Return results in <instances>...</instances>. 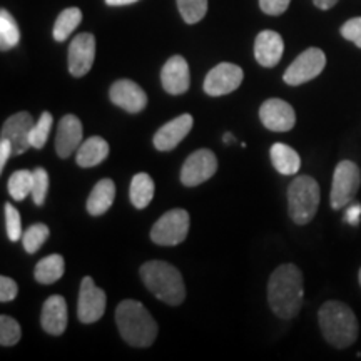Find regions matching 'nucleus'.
<instances>
[{
    "label": "nucleus",
    "instance_id": "29",
    "mask_svg": "<svg viewBox=\"0 0 361 361\" xmlns=\"http://www.w3.org/2000/svg\"><path fill=\"white\" fill-rule=\"evenodd\" d=\"M178 8L186 24H197L207 13V0H178Z\"/></svg>",
    "mask_w": 361,
    "mask_h": 361
},
{
    "label": "nucleus",
    "instance_id": "28",
    "mask_svg": "<svg viewBox=\"0 0 361 361\" xmlns=\"http://www.w3.org/2000/svg\"><path fill=\"white\" fill-rule=\"evenodd\" d=\"M32 180L34 171H16L8 178V194L12 196V200L24 201L29 194H32Z\"/></svg>",
    "mask_w": 361,
    "mask_h": 361
},
{
    "label": "nucleus",
    "instance_id": "42",
    "mask_svg": "<svg viewBox=\"0 0 361 361\" xmlns=\"http://www.w3.org/2000/svg\"><path fill=\"white\" fill-rule=\"evenodd\" d=\"M233 141H234L233 134H229V133H228V134H224V142H226V144H231Z\"/></svg>",
    "mask_w": 361,
    "mask_h": 361
},
{
    "label": "nucleus",
    "instance_id": "39",
    "mask_svg": "<svg viewBox=\"0 0 361 361\" xmlns=\"http://www.w3.org/2000/svg\"><path fill=\"white\" fill-rule=\"evenodd\" d=\"M360 218H361V204H351L348 209H346L345 219L348 221L351 226H358L360 224Z\"/></svg>",
    "mask_w": 361,
    "mask_h": 361
},
{
    "label": "nucleus",
    "instance_id": "3",
    "mask_svg": "<svg viewBox=\"0 0 361 361\" xmlns=\"http://www.w3.org/2000/svg\"><path fill=\"white\" fill-rule=\"evenodd\" d=\"M319 328L329 345L345 350L358 338V319L351 308L340 301H326L318 313Z\"/></svg>",
    "mask_w": 361,
    "mask_h": 361
},
{
    "label": "nucleus",
    "instance_id": "34",
    "mask_svg": "<svg viewBox=\"0 0 361 361\" xmlns=\"http://www.w3.org/2000/svg\"><path fill=\"white\" fill-rule=\"evenodd\" d=\"M6 228L7 236L12 243L19 241V239L24 236V233H22L20 213L12 204H8V202L6 204Z\"/></svg>",
    "mask_w": 361,
    "mask_h": 361
},
{
    "label": "nucleus",
    "instance_id": "1",
    "mask_svg": "<svg viewBox=\"0 0 361 361\" xmlns=\"http://www.w3.org/2000/svg\"><path fill=\"white\" fill-rule=\"evenodd\" d=\"M303 274L295 264H281L271 274L268 301L273 313L281 319H293L303 305Z\"/></svg>",
    "mask_w": 361,
    "mask_h": 361
},
{
    "label": "nucleus",
    "instance_id": "36",
    "mask_svg": "<svg viewBox=\"0 0 361 361\" xmlns=\"http://www.w3.org/2000/svg\"><path fill=\"white\" fill-rule=\"evenodd\" d=\"M17 293H19V286L13 279L2 276L0 278V301L2 303H8V301L16 300Z\"/></svg>",
    "mask_w": 361,
    "mask_h": 361
},
{
    "label": "nucleus",
    "instance_id": "32",
    "mask_svg": "<svg viewBox=\"0 0 361 361\" xmlns=\"http://www.w3.org/2000/svg\"><path fill=\"white\" fill-rule=\"evenodd\" d=\"M52 123L54 119L51 112H42V116L39 117V121L32 128V133H30V144H32V147L42 149L45 146L49 134H51Z\"/></svg>",
    "mask_w": 361,
    "mask_h": 361
},
{
    "label": "nucleus",
    "instance_id": "15",
    "mask_svg": "<svg viewBox=\"0 0 361 361\" xmlns=\"http://www.w3.org/2000/svg\"><path fill=\"white\" fill-rule=\"evenodd\" d=\"M109 96L112 104H116L117 107L129 112V114H137L147 106L146 92L129 79H121L112 84Z\"/></svg>",
    "mask_w": 361,
    "mask_h": 361
},
{
    "label": "nucleus",
    "instance_id": "26",
    "mask_svg": "<svg viewBox=\"0 0 361 361\" xmlns=\"http://www.w3.org/2000/svg\"><path fill=\"white\" fill-rule=\"evenodd\" d=\"M80 20H82V12L78 7H69L66 11L61 12V16L57 17L56 24H54V39L57 42H64L69 39V35L78 29Z\"/></svg>",
    "mask_w": 361,
    "mask_h": 361
},
{
    "label": "nucleus",
    "instance_id": "21",
    "mask_svg": "<svg viewBox=\"0 0 361 361\" xmlns=\"http://www.w3.org/2000/svg\"><path fill=\"white\" fill-rule=\"evenodd\" d=\"M116 200V186L114 180L101 179L94 186L87 200V213L90 216H102L109 211L112 202Z\"/></svg>",
    "mask_w": 361,
    "mask_h": 361
},
{
    "label": "nucleus",
    "instance_id": "10",
    "mask_svg": "<svg viewBox=\"0 0 361 361\" xmlns=\"http://www.w3.org/2000/svg\"><path fill=\"white\" fill-rule=\"evenodd\" d=\"M243 69L231 62H221L207 72L204 79V92L211 97H221L231 94L243 82Z\"/></svg>",
    "mask_w": 361,
    "mask_h": 361
},
{
    "label": "nucleus",
    "instance_id": "7",
    "mask_svg": "<svg viewBox=\"0 0 361 361\" xmlns=\"http://www.w3.org/2000/svg\"><path fill=\"white\" fill-rule=\"evenodd\" d=\"M361 184L360 168L351 161H341L333 174L331 207L341 209L353 202Z\"/></svg>",
    "mask_w": 361,
    "mask_h": 361
},
{
    "label": "nucleus",
    "instance_id": "8",
    "mask_svg": "<svg viewBox=\"0 0 361 361\" xmlns=\"http://www.w3.org/2000/svg\"><path fill=\"white\" fill-rule=\"evenodd\" d=\"M324 66H326V56L322 49L310 47L293 61V64L284 72L283 79L288 85H301L318 78Z\"/></svg>",
    "mask_w": 361,
    "mask_h": 361
},
{
    "label": "nucleus",
    "instance_id": "16",
    "mask_svg": "<svg viewBox=\"0 0 361 361\" xmlns=\"http://www.w3.org/2000/svg\"><path fill=\"white\" fill-rule=\"evenodd\" d=\"M162 87L171 96H180L188 92L189 84H191V74H189V66L186 59L180 56L171 57L161 71Z\"/></svg>",
    "mask_w": 361,
    "mask_h": 361
},
{
    "label": "nucleus",
    "instance_id": "31",
    "mask_svg": "<svg viewBox=\"0 0 361 361\" xmlns=\"http://www.w3.org/2000/svg\"><path fill=\"white\" fill-rule=\"evenodd\" d=\"M22 329L20 324L11 316H0V345L2 346H13L17 341H20Z\"/></svg>",
    "mask_w": 361,
    "mask_h": 361
},
{
    "label": "nucleus",
    "instance_id": "18",
    "mask_svg": "<svg viewBox=\"0 0 361 361\" xmlns=\"http://www.w3.org/2000/svg\"><path fill=\"white\" fill-rule=\"evenodd\" d=\"M82 144V124L74 114H67L61 119L56 135L57 156L66 159Z\"/></svg>",
    "mask_w": 361,
    "mask_h": 361
},
{
    "label": "nucleus",
    "instance_id": "30",
    "mask_svg": "<svg viewBox=\"0 0 361 361\" xmlns=\"http://www.w3.org/2000/svg\"><path fill=\"white\" fill-rule=\"evenodd\" d=\"M49 228L42 223L30 226L29 229L22 236V245H24V250L29 252V255H34L40 250V246L47 241L49 238Z\"/></svg>",
    "mask_w": 361,
    "mask_h": 361
},
{
    "label": "nucleus",
    "instance_id": "35",
    "mask_svg": "<svg viewBox=\"0 0 361 361\" xmlns=\"http://www.w3.org/2000/svg\"><path fill=\"white\" fill-rule=\"evenodd\" d=\"M341 35L350 42H353L356 47L361 49V17L346 20L341 27Z\"/></svg>",
    "mask_w": 361,
    "mask_h": 361
},
{
    "label": "nucleus",
    "instance_id": "5",
    "mask_svg": "<svg viewBox=\"0 0 361 361\" xmlns=\"http://www.w3.org/2000/svg\"><path fill=\"white\" fill-rule=\"evenodd\" d=\"M319 206V186L311 176H300L288 188V209L296 224L313 221Z\"/></svg>",
    "mask_w": 361,
    "mask_h": 361
},
{
    "label": "nucleus",
    "instance_id": "2",
    "mask_svg": "<svg viewBox=\"0 0 361 361\" xmlns=\"http://www.w3.org/2000/svg\"><path fill=\"white\" fill-rule=\"evenodd\" d=\"M116 323L123 340L135 348H147L157 336V323L139 301L124 300L117 306Z\"/></svg>",
    "mask_w": 361,
    "mask_h": 361
},
{
    "label": "nucleus",
    "instance_id": "24",
    "mask_svg": "<svg viewBox=\"0 0 361 361\" xmlns=\"http://www.w3.org/2000/svg\"><path fill=\"white\" fill-rule=\"evenodd\" d=\"M154 191L156 186L151 176L146 173L135 174L133 180H130V202H133L135 209H144L152 201V197H154Z\"/></svg>",
    "mask_w": 361,
    "mask_h": 361
},
{
    "label": "nucleus",
    "instance_id": "37",
    "mask_svg": "<svg viewBox=\"0 0 361 361\" xmlns=\"http://www.w3.org/2000/svg\"><path fill=\"white\" fill-rule=\"evenodd\" d=\"M291 0H259L261 11L268 16H281L290 7Z\"/></svg>",
    "mask_w": 361,
    "mask_h": 361
},
{
    "label": "nucleus",
    "instance_id": "27",
    "mask_svg": "<svg viewBox=\"0 0 361 361\" xmlns=\"http://www.w3.org/2000/svg\"><path fill=\"white\" fill-rule=\"evenodd\" d=\"M20 42V30L16 19L6 8L0 11V49L2 51H11Z\"/></svg>",
    "mask_w": 361,
    "mask_h": 361
},
{
    "label": "nucleus",
    "instance_id": "14",
    "mask_svg": "<svg viewBox=\"0 0 361 361\" xmlns=\"http://www.w3.org/2000/svg\"><path fill=\"white\" fill-rule=\"evenodd\" d=\"M96 59V37L84 32L75 35L69 47V72L74 78H82L92 69Z\"/></svg>",
    "mask_w": 361,
    "mask_h": 361
},
{
    "label": "nucleus",
    "instance_id": "40",
    "mask_svg": "<svg viewBox=\"0 0 361 361\" xmlns=\"http://www.w3.org/2000/svg\"><path fill=\"white\" fill-rule=\"evenodd\" d=\"M314 6L322 11H329L331 7H335L338 4V0H313Z\"/></svg>",
    "mask_w": 361,
    "mask_h": 361
},
{
    "label": "nucleus",
    "instance_id": "19",
    "mask_svg": "<svg viewBox=\"0 0 361 361\" xmlns=\"http://www.w3.org/2000/svg\"><path fill=\"white\" fill-rule=\"evenodd\" d=\"M284 52L283 37L274 30H263L255 40V57L263 67H274L279 64Z\"/></svg>",
    "mask_w": 361,
    "mask_h": 361
},
{
    "label": "nucleus",
    "instance_id": "20",
    "mask_svg": "<svg viewBox=\"0 0 361 361\" xmlns=\"http://www.w3.org/2000/svg\"><path fill=\"white\" fill-rule=\"evenodd\" d=\"M40 323L45 333L52 336H61L67 328V303L62 296L54 295L47 298L42 306Z\"/></svg>",
    "mask_w": 361,
    "mask_h": 361
},
{
    "label": "nucleus",
    "instance_id": "23",
    "mask_svg": "<svg viewBox=\"0 0 361 361\" xmlns=\"http://www.w3.org/2000/svg\"><path fill=\"white\" fill-rule=\"evenodd\" d=\"M271 162L279 174L293 176L301 168V157L295 149L286 144L276 142L271 146Z\"/></svg>",
    "mask_w": 361,
    "mask_h": 361
},
{
    "label": "nucleus",
    "instance_id": "4",
    "mask_svg": "<svg viewBox=\"0 0 361 361\" xmlns=\"http://www.w3.org/2000/svg\"><path fill=\"white\" fill-rule=\"evenodd\" d=\"M141 279L157 300L178 306L186 298L183 276L179 269L166 261H147L141 266Z\"/></svg>",
    "mask_w": 361,
    "mask_h": 361
},
{
    "label": "nucleus",
    "instance_id": "43",
    "mask_svg": "<svg viewBox=\"0 0 361 361\" xmlns=\"http://www.w3.org/2000/svg\"><path fill=\"white\" fill-rule=\"evenodd\" d=\"M358 279H360V284H361V269H360V274H358Z\"/></svg>",
    "mask_w": 361,
    "mask_h": 361
},
{
    "label": "nucleus",
    "instance_id": "13",
    "mask_svg": "<svg viewBox=\"0 0 361 361\" xmlns=\"http://www.w3.org/2000/svg\"><path fill=\"white\" fill-rule=\"evenodd\" d=\"M34 119L29 112H17L8 117L2 126V139H7L12 144V152L16 156L24 154L30 144V133L34 128Z\"/></svg>",
    "mask_w": 361,
    "mask_h": 361
},
{
    "label": "nucleus",
    "instance_id": "9",
    "mask_svg": "<svg viewBox=\"0 0 361 361\" xmlns=\"http://www.w3.org/2000/svg\"><path fill=\"white\" fill-rule=\"evenodd\" d=\"M218 171V159L209 149H200L188 157L180 169V183L188 188L200 186Z\"/></svg>",
    "mask_w": 361,
    "mask_h": 361
},
{
    "label": "nucleus",
    "instance_id": "17",
    "mask_svg": "<svg viewBox=\"0 0 361 361\" xmlns=\"http://www.w3.org/2000/svg\"><path fill=\"white\" fill-rule=\"evenodd\" d=\"M192 126L194 119L191 114H180L179 117H176L171 123L162 126V128L154 134V139H152L154 147L161 152L173 151V149L178 147V144L191 133Z\"/></svg>",
    "mask_w": 361,
    "mask_h": 361
},
{
    "label": "nucleus",
    "instance_id": "6",
    "mask_svg": "<svg viewBox=\"0 0 361 361\" xmlns=\"http://www.w3.org/2000/svg\"><path fill=\"white\" fill-rule=\"evenodd\" d=\"M189 233V213L184 209H171L162 214L151 229L152 243L159 246H178Z\"/></svg>",
    "mask_w": 361,
    "mask_h": 361
},
{
    "label": "nucleus",
    "instance_id": "11",
    "mask_svg": "<svg viewBox=\"0 0 361 361\" xmlns=\"http://www.w3.org/2000/svg\"><path fill=\"white\" fill-rule=\"evenodd\" d=\"M106 313V293L94 284V279L85 276L80 283L78 316L85 324L96 323Z\"/></svg>",
    "mask_w": 361,
    "mask_h": 361
},
{
    "label": "nucleus",
    "instance_id": "22",
    "mask_svg": "<svg viewBox=\"0 0 361 361\" xmlns=\"http://www.w3.org/2000/svg\"><path fill=\"white\" fill-rule=\"evenodd\" d=\"M107 156H109V144L99 135H94L80 144L75 161L80 168H94V166L101 164Z\"/></svg>",
    "mask_w": 361,
    "mask_h": 361
},
{
    "label": "nucleus",
    "instance_id": "41",
    "mask_svg": "<svg viewBox=\"0 0 361 361\" xmlns=\"http://www.w3.org/2000/svg\"><path fill=\"white\" fill-rule=\"evenodd\" d=\"M137 2V0H106L107 6L111 7H119V6H130V4Z\"/></svg>",
    "mask_w": 361,
    "mask_h": 361
},
{
    "label": "nucleus",
    "instance_id": "38",
    "mask_svg": "<svg viewBox=\"0 0 361 361\" xmlns=\"http://www.w3.org/2000/svg\"><path fill=\"white\" fill-rule=\"evenodd\" d=\"M11 154H13L11 141H7V139H2V141H0V171L6 168V164H7V161H8V157H11Z\"/></svg>",
    "mask_w": 361,
    "mask_h": 361
},
{
    "label": "nucleus",
    "instance_id": "12",
    "mask_svg": "<svg viewBox=\"0 0 361 361\" xmlns=\"http://www.w3.org/2000/svg\"><path fill=\"white\" fill-rule=\"evenodd\" d=\"M259 119L266 129L274 133H286L296 124L295 109L283 99H268L261 104Z\"/></svg>",
    "mask_w": 361,
    "mask_h": 361
},
{
    "label": "nucleus",
    "instance_id": "33",
    "mask_svg": "<svg viewBox=\"0 0 361 361\" xmlns=\"http://www.w3.org/2000/svg\"><path fill=\"white\" fill-rule=\"evenodd\" d=\"M49 191V174L44 168L34 169V180H32V200L37 206H44L45 197Z\"/></svg>",
    "mask_w": 361,
    "mask_h": 361
},
{
    "label": "nucleus",
    "instance_id": "25",
    "mask_svg": "<svg viewBox=\"0 0 361 361\" xmlns=\"http://www.w3.org/2000/svg\"><path fill=\"white\" fill-rule=\"evenodd\" d=\"M35 281L40 284H54L64 276V258L61 255H51L40 259L34 271Z\"/></svg>",
    "mask_w": 361,
    "mask_h": 361
}]
</instances>
